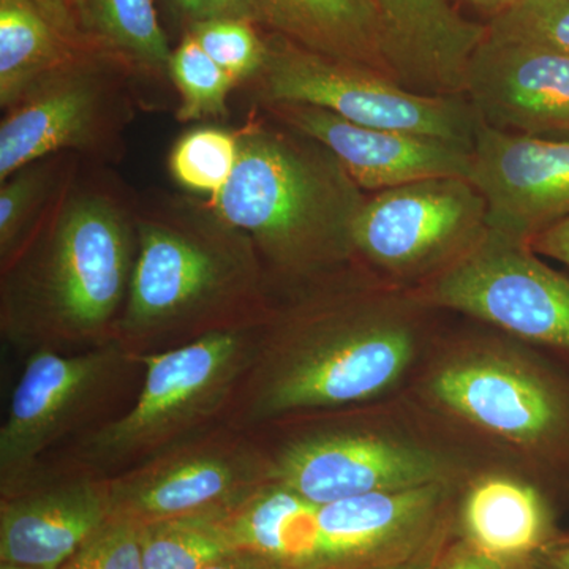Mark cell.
I'll use <instances>...</instances> for the list:
<instances>
[{"label": "cell", "instance_id": "6da1fadb", "mask_svg": "<svg viewBox=\"0 0 569 569\" xmlns=\"http://www.w3.org/2000/svg\"><path fill=\"white\" fill-rule=\"evenodd\" d=\"M417 350L413 326L387 302L343 296L307 307L258 343L236 421L376 399L406 376Z\"/></svg>", "mask_w": 569, "mask_h": 569}, {"label": "cell", "instance_id": "7a4b0ae2", "mask_svg": "<svg viewBox=\"0 0 569 569\" xmlns=\"http://www.w3.org/2000/svg\"><path fill=\"white\" fill-rule=\"evenodd\" d=\"M236 134L233 176L206 204L209 211L284 274H312L347 260L366 198L336 157L291 129L250 123Z\"/></svg>", "mask_w": 569, "mask_h": 569}, {"label": "cell", "instance_id": "3957f363", "mask_svg": "<svg viewBox=\"0 0 569 569\" xmlns=\"http://www.w3.org/2000/svg\"><path fill=\"white\" fill-rule=\"evenodd\" d=\"M260 283L257 249L208 206L173 203L137 222V257L116 342L137 343L223 316Z\"/></svg>", "mask_w": 569, "mask_h": 569}, {"label": "cell", "instance_id": "277c9868", "mask_svg": "<svg viewBox=\"0 0 569 569\" xmlns=\"http://www.w3.org/2000/svg\"><path fill=\"white\" fill-rule=\"evenodd\" d=\"M134 257L121 203L93 190L71 194L21 288L29 332L69 342L108 335L126 306Z\"/></svg>", "mask_w": 569, "mask_h": 569}, {"label": "cell", "instance_id": "5b68a950", "mask_svg": "<svg viewBox=\"0 0 569 569\" xmlns=\"http://www.w3.org/2000/svg\"><path fill=\"white\" fill-rule=\"evenodd\" d=\"M257 346L247 326H230L144 356L146 377L133 407L89 433L80 458L96 467H121L181 447L222 413L252 367Z\"/></svg>", "mask_w": 569, "mask_h": 569}, {"label": "cell", "instance_id": "8992f818", "mask_svg": "<svg viewBox=\"0 0 569 569\" xmlns=\"http://www.w3.org/2000/svg\"><path fill=\"white\" fill-rule=\"evenodd\" d=\"M430 402L569 477V383L508 348L478 346L441 359L426 381Z\"/></svg>", "mask_w": 569, "mask_h": 569}, {"label": "cell", "instance_id": "52a82bcc", "mask_svg": "<svg viewBox=\"0 0 569 569\" xmlns=\"http://www.w3.org/2000/svg\"><path fill=\"white\" fill-rule=\"evenodd\" d=\"M254 86L261 103H298L358 126L422 134L473 148L477 112L466 96H430L369 67L326 58L283 37L266 40Z\"/></svg>", "mask_w": 569, "mask_h": 569}, {"label": "cell", "instance_id": "ba28073f", "mask_svg": "<svg viewBox=\"0 0 569 569\" xmlns=\"http://www.w3.org/2000/svg\"><path fill=\"white\" fill-rule=\"evenodd\" d=\"M419 299L569 355V279L523 242L486 231L438 269Z\"/></svg>", "mask_w": 569, "mask_h": 569}, {"label": "cell", "instance_id": "9c48e42d", "mask_svg": "<svg viewBox=\"0 0 569 569\" xmlns=\"http://www.w3.org/2000/svg\"><path fill=\"white\" fill-rule=\"evenodd\" d=\"M123 70L84 50L31 86L0 127V181L52 153L107 151L127 112Z\"/></svg>", "mask_w": 569, "mask_h": 569}, {"label": "cell", "instance_id": "30bf717a", "mask_svg": "<svg viewBox=\"0 0 569 569\" xmlns=\"http://www.w3.org/2000/svg\"><path fill=\"white\" fill-rule=\"evenodd\" d=\"M486 216L485 198L468 179H427L365 200L351 242L389 274L437 272L482 238Z\"/></svg>", "mask_w": 569, "mask_h": 569}, {"label": "cell", "instance_id": "8fae6325", "mask_svg": "<svg viewBox=\"0 0 569 569\" xmlns=\"http://www.w3.org/2000/svg\"><path fill=\"white\" fill-rule=\"evenodd\" d=\"M130 351L119 342L81 355L40 348L29 356L0 429L3 497L20 490L41 452L80 425L121 378Z\"/></svg>", "mask_w": 569, "mask_h": 569}, {"label": "cell", "instance_id": "7c38bea8", "mask_svg": "<svg viewBox=\"0 0 569 569\" xmlns=\"http://www.w3.org/2000/svg\"><path fill=\"white\" fill-rule=\"evenodd\" d=\"M272 481V463L244 443L181 445L108 481L111 518L141 526L224 515Z\"/></svg>", "mask_w": 569, "mask_h": 569}, {"label": "cell", "instance_id": "4fadbf2b", "mask_svg": "<svg viewBox=\"0 0 569 569\" xmlns=\"http://www.w3.org/2000/svg\"><path fill=\"white\" fill-rule=\"evenodd\" d=\"M455 471V463L437 449L359 430L302 438L272 462L276 482L316 505L449 485Z\"/></svg>", "mask_w": 569, "mask_h": 569}, {"label": "cell", "instance_id": "5bb4252c", "mask_svg": "<svg viewBox=\"0 0 569 569\" xmlns=\"http://www.w3.org/2000/svg\"><path fill=\"white\" fill-rule=\"evenodd\" d=\"M468 181L485 198L492 233L529 244L569 217V138L477 123Z\"/></svg>", "mask_w": 569, "mask_h": 569}, {"label": "cell", "instance_id": "9a60e30c", "mask_svg": "<svg viewBox=\"0 0 569 569\" xmlns=\"http://www.w3.org/2000/svg\"><path fill=\"white\" fill-rule=\"evenodd\" d=\"M264 104L284 127L328 149L351 181L367 192L427 179H468L470 173L471 149L456 142L358 126L309 104Z\"/></svg>", "mask_w": 569, "mask_h": 569}, {"label": "cell", "instance_id": "2e32d148", "mask_svg": "<svg viewBox=\"0 0 569 569\" xmlns=\"http://www.w3.org/2000/svg\"><path fill=\"white\" fill-rule=\"evenodd\" d=\"M466 97L493 129L569 138V56L488 33L468 66Z\"/></svg>", "mask_w": 569, "mask_h": 569}, {"label": "cell", "instance_id": "e0dca14e", "mask_svg": "<svg viewBox=\"0 0 569 569\" xmlns=\"http://www.w3.org/2000/svg\"><path fill=\"white\" fill-rule=\"evenodd\" d=\"M448 493L449 485H433L320 505V569H362L413 556L451 523Z\"/></svg>", "mask_w": 569, "mask_h": 569}, {"label": "cell", "instance_id": "ac0fdd59", "mask_svg": "<svg viewBox=\"0 0 569 569\" xmlns=\"http://www.w3.org/2000/svg\"><path fill=\"white\" fill-rule=\"evenodd\" d=\"M392 77L430 96H466L467 71L488 26L449 0H366Z\"/></svg>", "mask_w": 569, "mask_h": 569}, {"label": "cell", "instance_id": "d6986e66", "mask_svg": "<svg viewBox=\"0 0 569 569\" xmlns=\"http://www.w3.org/2000/svg\"><path fill=\"white\" fill-rule=\"evenodd\" d=\"M110 518L108 481L14 493L0 508V563L59 569Z\"/></svg>", "mask_w": 569, "mask_h": 569}, {"label": "cell", "instance_id": "ffe728a7", "mask_svg": "<svg viewBox=\"0 0 569 569\" xmlns=\"http://www.w3.org/2000/svg\"><path fill=\"white\" fill-rule=\"evenodd\" d=\"M456 530L482 552L520 565H529L559 535L545 493L507 475H485L468 486Z\"/></svg>", "mask_w": 569, "mask_h": 569}, {"label": "cell", "instance_id": "44dd1931", "mask_svg": "<svg viewBox=\"0 0 569 569\" xmlns=\"http://www.w3.org/2000/svg\"><path fill=\"white\" fill-rule=\"evenodd\" d=\"M257 7L260 24L291 43L392 77L366 0H257Z\"/></svg>", "mask_w": 569, "mask_h": 569}, {"label": "cell", "instance_id": "7402d4cb", "mask_svg": "<svg viewBox=\"0 0 569 569\" xmlns=\"http://www.w3.org/2000/svg\"><path fill=\"white\" fill-rule=\"evenodd\" d=\"M318 507L272 481L227 512L224 522L238 550L257 553L287 569H320Z\"/></svg>", "mask_w": 569, "mask_h": 569}, {"label": "cell", "instance_id": "603a6c76", "mask_svg": "<svg viewBox=\"0 0 569 569\" xmlns=\"http://www.w3.org/2000/svg\"><path fill=\"white\" fill-rule=\"evenodd\" d=\"M73 14L89 50L102 52L127 71L168 74L173 51L156 0H73Z\"/></svg>", "mask_w": 569, "mask_h": 569}, {"label": "cell", "instance_id": "cb8c5ba5", "mask_svg": "<svg viewBox=\"0 0 569 569\" xmlns=\"http://www.w3.org/2000/svg\"><path fill=\"white\" fill-rule=\"evenodd\" d=\"M88 50L63 36L32 0H0V103L9 110L44 74Z\"/></svg>", "mask_w": 569, "mask_h": 569}, {"label": "cell", "instance_id": "d4e9b609", "mask_svg": "<svg viewBox=\"0 0 569 569\" xmlns=\"http://www.w3.org/2000/svg\"><path fill=\"white\" fill-rule=\"evenodd\" d=\"M224 515L186 516L141 523L138 537L142 568L204 569L236 552L238 548Z\"/></svg>", "mask_w": 569, "mask_h": 569}, {"label": "cell", "instance_id": "484cf974", "mask_svg": "<svg viewBox=\"0 0 569 569\" xmlns=\"http://www.w3.org/2000/svg\"><path fill=\"white\" fill-rule=\"evenodd\" d=\"M168 77L179 93V121H203L228 114V96L236 81L209 58L190 33L171 52Z\"/></svg>", "mask_w": 569, "mask_h": 569}, {"label": "cell", "instance_id": "4316f807", "mask_svg": "<svg viewBox=\"0 0 569 569\" xmlns=\"http://www.w3.org/2000/svg\"><path fill=\"white\" fill-rule=\"evenodd\" d=\"M238 153V134L201 127L182 134L171 149L168 163L179 186L212 198L233 176Z\"/></svg>", "mask_w": 569, "mask_h": 569}, {"label": "cell", "instance_id": "83f0119b", "mask_svg": "<svg viewBox=\"0 0 569 569\" xmlns=\"http://www.w3.org/2000/svg\"><path fill=\"white\" fill-rule=\"evenodd\" d=\"M488 33L569 56V0H516L490 20Z\"/></svg>", "mask_w": 569, "mask_h": 569}, {"label": "cell", "instance_id": "f1b7e54d", "mask_svg": "<svg viewBox=\"0 0 569 569\" xmlns=\"http://www.w3.org/2000/svg\"><path fill=\"white\" fill-rule=\"evenodd\" d=\"M190 36L236 81L254 80L268 54V43L254 31L253 22L212 20L190 26Z\"/></svg>", "mask_w": 569, "mask_h": 569}, {"label": "cell", "instance_id": "f546056e", "mask_svg": "<svg viewBox=\"0 0 569 569\" xmlns=\"http://www.w3.org/2000/svg\"><path fill=\"white\" fill-rule=\"evenodd\" d=\"M51 164L36 162L2 182L0 190V252L10 257L33 216L47 200L51 187Z\"/></svg>", "mask_w": 569, "mask_h": 569}, {"label": "cell", "instance_id": "4dcf8cb0", "mask_svg": "<svg viewBox=\"0 0 569 569\" xmlns=\"http://www.w3.org/2000/svg\"><path fill=\"white\" fill-rule=\"evenodd\" d=\"M59 569H144L137 523L110 518Z\"/></svg>", "mask_w": 569, "mask_h": 569}, {"label": "cell", "instance_id": "1f68e13d", "mask_svg": "<svg viewBox=\"0 0 569 569\" xmlns=\"http://www.w3.org/2000/svg\"><path fill=\"white\" fill-rule=\"evenodd\" d=\"M190 26L212 20H242L260 24L257 0H173Z\"/></svg>", "mask_w": 569, "mask_h": 569}, {"label": "cell", "instance_id": "d6a6232c", "mask_svg": "<svg viewBox=\"0 0 569 569\" xmlns=\"http://www.w3.org/2000/svg\"><path fill=\"white\" fill-rule=\"evenodd\" d=\"M436 569H527V565L497 559L468 545L463 539L449 541L438 557Z\"/></svg>", "mask_w": 569, "mask_h": 569}, {"label": "cell", "instance_id": "836d02e7", "mask_svg": "<svg viewBox=\"0 0 569 569\" xmlns=\"http://www.w3.org/2000/svg\"><path fill=\"white\" fill-rule=\"evenodd\" d=\"M529 247L535 253L569 266V217L535 236Z\"/></svg>", "mask_w": 569, "mask_h": 569}, {"label": "cell", "instance_id": "e575fe53", "mask_svg": "<svg viewBox=\"0 0 569 569\" xmlns=\"http://www.w3.org/2000/svg\"><path fill=\"white\" fill-rule=\"evenodd\" d=\"M449 530H451V523L445 527L429 545L418 550L413 556L362 569H436L438 557H440L441 550H443L445 545L448 542Z\"/></svg>", "mask_w": 569, "mask_h": 569}, {"label": "cell", "instance_id": "d590c367", "mask_svg": "<svg viewBox=\"0 0 569 569\" xmlns=\"http://www.w3.org/2000/svg\"><path fill=\"white\" fill-rule=\"evenodd\" d=\"M32 2L47 14L48 20H50L63 36L69 37L74 43L88 48L84 41H82L80 32H78L77 22H74L73 0H32Z\"/></svg>", "mask_w": 569, "mask_h": 569}, {"label": "cell", "instance_id": "8d00e7d4", "mask_svg": "<svg viewBox=\"0 0 569 569\" xmlns=\"http://www.w3.org/2000/svg\"><path fill=\"white\" fill-rule=\"evenodd\" d=\"M527 569H569V533L557 535L529 561Z\"/></svg>", "mask_w": 569, "mask_h": 569}, {"label": "cell", "instance_id": "74e56055", "mask_svg": "<svg viewBox=\"0 0 569 569\" xmlns=\"http://www.w3.org/2000/svg\"><path fill=\"white\" fill-rule=\"evenodd\" d=\"M204 569H287L274 563V561L257 556V553L247 552V550H236L230 556L217 560Z\"/></svg>", "mask_w": 569, "mask_h": 569}, {"label": "cell", "instance_id": "f35d334b", "mask_svg": "<svg viewBox=\"0 0 569 569\" xmlns=\"http://www.w3.org/2000/svg\"><path fill=\"white\" fill-rule=\"evenodd\" d=\"M470 2L477 6L478 9L485 10L486 13H490V17L493 18L501 11L507 10L516 0H470Z\"/></svg>", "mask_w": 569, "mask_h": 569}, {"label": "cell", "instance_id": "ab89813d", "mask_svg": "<svg viewBox=\"0 0 569 569\" xmlns=\"http://www.w3.org/2000/svg\"><path fill=\"white\" fill-rule=\"evenodd\" d=\"M0 569H32V568L17 567V565H10V563H0Z\"/></svg>", "mask_w": 569, "mask_h": 569}]
</instances>
